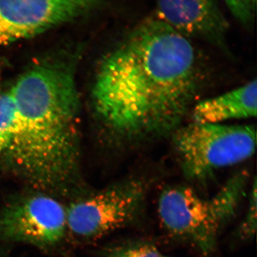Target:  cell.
<instances>
[{
  "mask_svg": "<svg viewBox=\"0 0 257 257\" xmlns=\"http://www.w3.org/2000/svg\"><path fill=\"white\" fill-rule=\"evenodd\" d=\"M257 84L250 81L229 92L199 101L194 106V122L221 124L227 120L247 119L256 115Z\"/></svg>",
  "mask_w": 257,
  "mask_h": 257,
  "instance_id": "9",
  "label": "cell"
},
{
  "mask_svg": "<svg viewBox=\"0 0 257 257\" xmlns=\"http://www.w3.org/2000/svg\"><path fill=\"white\" fill-rule=\"evenodd\" d=\"M15 134L5 156L42 192H77L79 99L72 70L58 62L35 64L10 89Z\"/></svg>",
  "mask_w": 257,
  "mask_h": 257,
  "instance_id": "2",
  "label": "cell"
},
{
  "mask_svg": "<svg viewBox=\"0 0 257 257\" xmlns=\"http://www.w3.org/2000/svg\"><path fill=\"white\" fill-rule=\"evenodd\" d=\"M147 189L143 180L131 179L79 196L66 207L67 230L80 239L91 240L122 227L140 215Z\"/></svg>",
  "mask_w": 257,
  "mask_h": 257,
  "instance_id": "5",
  "label": "cell"
},
{
  "mask_svg": "<svg viewBox=\"0 0 257 257\" xmlns=\"http://www.w3.org/2000/svg\"><path fill=\"white\" fill-rule=\"evenodd\" d=\"M246 178L243 175L233 177L211 199H203L189 187L165 189L158 203L162 224L174 236L187 240L202 252H211L219 231L234 214Z\"/></svg>",
  "mask_w": 257,
  "mask_h": 257,
  "instance_id": "3",
  "label": "cell"
},
{
  "mask_svg": "<svg viewBox=\"0 0 257 257\" xmlns=\"http://www.w3.org/2000/svg\"><path fill=\"white\" fill-rule=\"evenodd\" d=\"M256 229V181L254 179L251 195H250L249 204L248 211L245 216L244 220L240 229V233L244 236H251L255 234Z\"/></svg>",
  "mask_w": 257,
  "mask_h": 257,
  "instance_id": "12",
  "label": "cell"
},
{
  "mask_svg": "<svg viewBox=\"0 0 257 257\" xmlns=\"http://www.w3.org/2000/svg\"><path fill=\"white\" fill-rule=\"evenodd\" d=\"M157 18L184 36L227 50L229 25L216 0H157Z\"/></svg>",
  "mask_w": 257,
  "mask_h": 257,
  "instance_id": "8",
  "label": "cell"
},
{
  "mask_svg": "<svg viewBox=\"0 0 257 257\" xmlns=\"http://www.w3.org/2000/svg\"><path fill=\"white\" fill-rule=\"evenodd\" d=\"M67 231L66 207L45 192L18 198L0 211V239L4 241L50 248Z\"/></svg>",
  "mask_w": 257,
  "mask_h": 257,
  "instance_id": "6",
  "label": "cell"
},
{
  "mask_svg": "<svg viewBox=\"0 0 257 257\" xmlns=\"http://www.w3.org/2000/svg\"><path fill=\"white\" fill-rule=\"evenodd\" d=\"M99 0H0V45L36 36L97 6Z\"/></svg>",
  "mask_w": 257,
  "mask_h": 257,
  "instance_id": "7",
  "label": "cell"
},
{
  "mask_svg": "<svg viewBox=\"0 0 257 257\" xmlns=\"http://www.w3.org/2000/svg\"><path fill=\"white\" fill-rule=\"evenodd\" d=\"M110 257H163L158 250L150 244L128 246L114 251Z\"/></svg>",
  "mask_w": 257,
  "mask_h": 257,
  "instance_id": "13",
  "label": "cell"
},
{
  "mask_svg": "<svg viewBox=\"0 0 257 257\" xmlns=\"http://www.w3.org/2000/svg\"><path fill=\"white\" fill-rule=\"evenodd\" d=\"M0 94H1V92H0Z\"/></svg>",
  "mask_w": 257,
  "mask_h": 257,
  "instance_id": "15",
  "label": "cell"
},
{
  "mask_svg": "<svg viewBox=\"0 0 257 257\" xmlns=\"http://www.w3.org/2000/svg\"><path fill=\"white\" fill-rule=\"evenodd\" d=\"M163 257H170V256H163Z\"/></svg>",
  "mask_w": 257,
  "mask_h": 257,
  "instance_id": "14",
  "label": "cell"
},
{
  "mask_svg": "<svg viewBox=\"0 0 257 257\" xmlns=\"http://www.w3.org/2000/svg\"><path fill=\"white\" fill-rule=\"evenodd\" d=\"M225 4L240 23L250 26L256 11V0H224Z\"/></svg>",
  "mask_w": 257,
  "mask_h": 257,
  "instance_id": "11",
  "label": "cell"
},
{
  "mask_svg": "<svg viewBox=\"0 0 257 257\" xmlns=\"http://www.w3.org/2000/svg\"><path fill=\"white\" fill-rule=\"evenodd\" d=\"M172 137L184 175L194 181L247 160L256 149V130L247 125L193 121L182 125Z\"/></svg>",
  "mask_w": 257,
  "mask_h": 257,
  "instance_id": "4",
  "label": "cell"
},
{
  "mask_svg": "<svg viewBox=\"0 0 257 257\" xmlns=\"http://www.w3.org/2000/svg\"><path fill=\"white\" fill-rule=\"evenodd\" d=\"M15 107L10 90L0 94V158L6 155L15 134Z\"/></svg>",
  "mask_w": 257,
  "mask_h": 257,
  "instance_id": "10",
  "label": "cell"
},
{
  "mask_svg": "<svg viewBox=\"0 0 257 257\" xmlns=\"http://www.w3.org/2000/svg\"><path fill=\"white\" fill-rule=\"evenodd\" d=\"M201 80L189 38L157 18L148 19L103 59L93 85V105L119 141H149L182 126Z\"/></svg>",
  "mask_w": 257,
  "mask_h": 257,
  "instance_id": "1",
  "label": "cell"
}]
</instances>
